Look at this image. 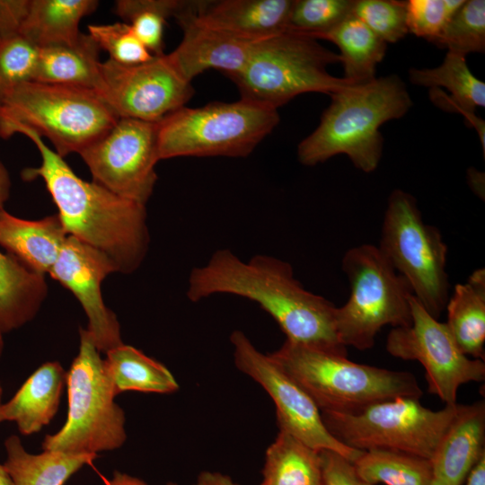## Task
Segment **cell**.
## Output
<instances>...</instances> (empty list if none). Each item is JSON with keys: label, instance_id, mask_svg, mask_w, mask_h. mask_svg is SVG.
I'll use <instances>...</instances> for the list:
<instances>
[{"label": "cell", "instance_id": "13", "mask_svg": "<svg viewBox=\"0 0 485 485\" xmlns=\"http://www.w3.org/2000/svg\"><path fill=\"white\" fill-rule=\"evenodd\" d=\"M410 307L411 324L390 331L386 350L394 357L419 362L426 371L428 392L445 405L455 404L462 384L484 381V360L463 354L445 322L431 316L414 295Z\"/></svg>", "mask_w": 485, "mask_h": 485}, {"label": "cell", "instance_id": "44", "mask_svg": "<svg viewBox=\"0 0 485 485\" xmlns=\"http://www.w3.org/2000/svg\"><path fill=\"white\" fill-rule=\"evenodd\" d=\"M466 485H485V454L471 470Z\"/></svg>", "mask_w": 485, "mask_h": 485}, {"label": "cell", "instance_id": "10", "mask_svg": "<svg viewBox=\"0 0 485 485\" xmlns=\"http://www.w3.org/2000/svg\"><path fill=\"white\" fill-rule=\"evenodd\" d=\"M377 248L425 310L438 319L450 296L448 249L440 231L423 221L411 194L398 189L391 192Z\"/></svg>", "mask_w": 485, "mask_h": 485}, {"label": "cell", "instance_id": "38", "mask_svg": "<svg viewBox=\"0 0 485 485\" xmlns=\"http://www.w3.org/2000/svg\"><path fill=\"white\" fill-rule=\"evenodd\" d=\"M465 0L405 1L408 31L434 42Z\"/></svg>", "mask_w": 485, "mask_h": 485}, {"label": "cell", "instance_id": "17", "mask_svg": "<svg viewBox=\"0 0 485 485\" xmlns=\"http://www.w3.org/2000/svg\"><path fill=\"white\" fill-rule=\"evenodd\" d=\"M195 4L194 1H184L174 15L183 37L178 47L169 53L172 62L190 83L208 69L220 70L227 76L238 73L245 66L253 43L197 22Z\"/></svg>", "mask_w": 485, "mask_h": 485}, {"label": "cell", "instance_id": "32", "mask_svg": "<svg viewBox=\"0 0 485 485\" xmlns=\"http://www.w3.org/2000/svg\"><path fill=\"white\" fill-rule=\"evenodd\" d=\"M184 1L119 0L114 13L128 23L138 40L154 55L163 53L166 20L176 14Z\"/></svg>", "mask_w": 485, "mask_h": 485}, {"label": "cell", "instance_id": "37", "mask_svg": "<svg viewBox=\"0 0 485 485\" xmlns=\"http://www.w3.org/2000/svg\"><path fill=\"white\" fill-rule=\"evenodd\" d=\"M353 15L386 43H395L409 33L405 1L355 0Z\"/></svg>", "mask_w": 485, "mask_h": 485}, {"label": "cell", "instance_id": "20", "mask_svg": "<svg viewBox=\"0 0 485 485\" xmlns=\"http://www.w3.org/2000/svg\"><path fill=\"white\" fill-rule=\"evenodd\" d=\"M484 454L485 402L461 404L430 459L434 477L462 485Z\"/></svg>", "mask_w": 485, "mask_h": 485}, {"label": "cell", "instance_id": "35", "mask_svg": "<svg viewBox=\"0 0 485 485\" xmlns=\"http://www.w3.org/2000/svg\"><path fill=\"white\" fill-rule=\"evenodd\" d=\"M39 48L21 34L0 39V104L17 85L34 80Z\"/></svg>", "mask_w": 485, "mask_h": 485}, {"label": "cell", "instance_id": "28", "mask_svg": "<svg viewBox=\"0 0 485 485\" xmlns=\"http://www.w3.org/2000/svg\"><path fill=\"white\" fill-rule=\"evenodd\" d=\"M320 40L333 42L340 48L344 78L357 84L375 78L376 66L384 57L387 43L363 22L351 14Z\"/></svg>", "mask_w": 485, "mask_h": 485}, {"label": "cell", "instance_id": "2", "mask_svg": "<svg viewBox=\"0 0 485 485\" xmlns=\"http://www.w3.org/2000/svg\"><path fill=\"white\" fill-rule=\"evenodd\" d=\"M27 137L40 154L39 167L23 170L25 180L41 178L57 207L68 235L103 253L116 272H134L149 246L146 206L78 177L63 157L31 130Z\"/></svg>", "mask_w": 485, "mask_h": 485}, {"label": "cell", "instance_id": "48", "mask_svg": "<svg viewBox=\"0 0 485 485\" xmlns=\"http://www.w3.org/2000/svg\"><path fill=\"white\" fill-rule=\"evenodd\" d=\"M430 485H447V484L445 483L444 481H442L441 480L436 479V478L434 477V479H433Z\"/></svg>", "mask_w": 485, "mask_h": 485}, {"label": "cell", "instance_id": "18", "mask_svg": "<svg viewBox=\"0 0 485 485\" xmlns=\"http://www.w3.org/2000/svg\"><path fill=\"white\" fill-rule=\"evenodd\" d=\"M294 0L197 1L199 23L251 43L287 31Z\"/></svg>", "mask_w": 485, "mask_h": 485}, {"label": "cell", "instance_id": "14", "mask_svg": "<svg viewBox=\"0 0 485 485\" xmlns=\"http://www.w3.org/2000/svg\"><path fill=\"white\" fill-rule=\"evenodd\" d=\"M235 366L258 383L273 400L277 422L284 431L317 450H331L354 462L363 451L348 447L326 428L311 397L241 331L230 336Z\"/></svg>", "mask_w": 485, "mask_h": 485}, {"label": "cell", "instance_id": "33", "mask_svg": "<svg viewBox=\"0 0 485 485\" xmlns=\"http://www.w3.org/2000/svg\"><path fill=\"white\" fill-rule=\"evenodd\" d=\"M433 43L464 57L484 53L485 1H465Z\"/></svg>", "mask_w": 485, "mask_h": 485}, {"label": "cell", "instance_id": "49", "mask_svg": "<svg viewBox=\"0 0 485 485\" xmlns=\"http://www.w3.org/2000/svg\"><path fill=\"white\" fill-rule=\"evenodd\" d=\"M2 395H3V387L0 384V423L3 422L2 421V418H1V408H2V405H3V401H2Z\"/></svg>", "mask_w": 485, "mask_h": 485}, {"label": "cell", "instance_id": "12", "mask_svg": "<svg viewBox=\"0 0 485 485\" xmlns=\"http://www.w3.org/2000/svg\"><path fill=\"white\" fill-rule=\"evenodd\" d=\"M82 157L93 181L114 194L146 206L157 180V122L119 118Z\"/></svg>", "mask_w": 485, "mask_h": 485}, {"label": "cell", "instance_id": "8", "mask_svg": "<svg viewBox=\"0 0 485 485\" xmlns=\"http://www.w3.org/2000/svg\"><path fill=\"white\" fill-rule=\"evenodd\" d=\"M278 122V110L242 99L183 106L157 122L159 159L246 156Z\"/></svg>", "mask_w": 485, "mask_h": 485}, {"label": "cell", "instance_id": "24", "mask_svg": "<svg viewBox=\"0 0 485 485\" xmlns=\"http://www.w3.org/2000/svg\"><path fill=\"white\" fill-rule=\"evenodd\" d=\"M48 294L43 274L0 251V331L19 329L38 313Z\"/></svg>", "mask_w": 485, "mask_h": 485}, {"label": "cell", "instance_id": "47", "mask_svg": "<svg viewBox=\"0 0 485 485\" xmlns=\"http://www.w3.org/2000/svg\"><path fill=\"white\" fill-rule=\"evenodd\" d=\"M4 334L0 331V357L4 351Z\"/></svg>", "mask_w": 485, "mask_h": 485}, {"label": "cell", "instance_id": "34", "mask_svg": "<svg viewBox=\"0 0 485 485\" xmlns=\"http://www.w3.org/2000/svg\"><path fill=\"white\" fill-rule=\"evenodd\" d=\"M355 0H294L287 31L320 38L353 14Z\"/></svg>", "mask_w": 485, "mask_h": 485}, {"label": "cell", "instance_id": "26", "mask_svg": "<svg viewBox=\"0 0 485 485\" xmlns=\"http://www.w3.org/2000/svg\"><path fill=\"white\" fill-rule=\"evenodd\" d=\"M449 331L461 351L472 358L485 357V270H474L456 284L445 305Z\"/></svg>", "mask_w": 485, "mask_h": 485}, {"label": "cell", "instance_id": "4", "mask_svg": "<svg viewBox=\"0 0 485 485\" xmlns=\"http://www.w3.org/2000/svg\"><path fill=\"white\" fill-rule=\"evenodd\" d=\"M269 355L321 412L349 413L384 401L423 395L410 372L355 363L323 348L286 340Z\"/></svg>", "mask_w": 485, "mask_h": 485}, {"label": "cell", "instance_id": "7", "mask_svg": "<svg viewBox=\"0 0 485 485\" xmlns=\"http://www.w3.org/2000/svg\"><path fill=\"white\" fill-rule=\"evenodd\" d=\"M66 420L57 433L45 436L42 450L97 454L122 446L125 413L114 401L104 360L86 329H80L79 352L66 373Z\"/></svg>", "mask_w": 485, "mask_h": 485}, {"label": "cell", "instance_id": "22", "mask_svg": "<svg viewBox=\"0 0 485 485\" xmlns=\"http://www.w3.org/2000/svg\"><path fill=\"white\" fill-rule=\"evenodd\" d=\"M67 236L58 215L26 220L0 208V246L37 273H49Z\"/></svg>", "mask_w": 485, "mask_h": 485}, {"label": "cell", "instance_id": "42", "mask_svg": "<svg viewBox=\"0 0 485 485\" xmlns=\"http://www.w3.org/2000/svg\"><path fill=\"white\" fill-rule=\"evenodd\" d=\"M105 485H148L145 481L125 472H114L112 478L105 482ZM165 485H177L168 482Z\"/></svg>", "mask_w": 485, "mask_h": 485}, {"label": "cell", "instance_id": "45", "mask_svg": "<svg viewBox=\"0 0 485 485\" xmlns=\"http://www.w3.org/2000/svg\"><path fill=\"white\" fill-rule=\"evenodd\" d=\"M11 180L4 165L0 162V208L4 207V203L10 196Z\"/></svg>", "mask_w": 485, "mask_h": 485}, {"label": "cell", "instance_id": "25", "mask_svg": "<svg viewBox=\"0 0 485 485\" xmlns=\"http://www.w3.org/2000/svg\"><path fill=\"white\" fill-rule=\"evenodd\" d=\"M98 4L96 0H30L19 34L39 48L74 44L82 33L81 20Z\"/></svg>", "mask_w": 485, "mask_h": 485}, {"label": "cell", "instance_id": "30", "mask_svg": "<svg viewBox=\"0 0 485 485\" xmlns=\"http://www.w3.org/2000/svg\"><path fill=\"white\" fill-rule=\"evenodd\" d=\"M260 485H322L319 451L279 430L266 450Z\"/></svg>", "mask_w": 485, "mask_h": 485}, {"label": "cell", "instance_id": "50", "mask_svg": "<svg viewBox=\"0 0 485 485\" xmlns=\"http://www.w3.org/2000/svg\"><path fill=\"white\" fill-rule=\"evenodd\" d=\"M364 485H369V484L364 483Z\"/></svg>", "mask_w": 485, "mask_h": 485}, {"label": "cell", "instance_id": "46", "mask_svg": "<svg viewBox=\"0 0 485 485\" xmlns=\"http://www.w3.org/2000/svg\"><path fill=\"white\" fill-rule=\"evenodd\" d=\"M0 485H13L12 479L4 464L0 463Z\"/></svg>", "mask_w": 485, "mask_h": 485}, {"label": "cell", "instance_id": "29", "mask_svg": "<svg viewBox=\"0 0 485 485\" xmlns=\"http://www.w3.org/2000/svg\"><path fill=\"white\" fill-rule=\"evenodd\" d=\"M106 354L105 367L116 396L126 391L172 393L179 384L169 369L141 350L126 344Z\"/></svg>", "mask_w": 485, "mask_h": 485}, {"label": "cell", "instance_id": "19", "mask_svg": "<svg viewBox=\"0 0 485 485\" xmlns=\"http://www.w3.org/2000/svg\"><path fill=\"white\" fill-rule=\"evenodd\" d=\"M465 57L447 51L436 67L410 68L409 79L413 84L430 87V100L439 108L464 116L478 133L484 156L485 122L475 110L485 106V84L471 72Z\"/></svg>", "mask_w": 485, "mask_h": 485}, {"label": "cell", "instance_id": "11", "mask_svg": "<svg viewBox=\"0 0 485 485\" xmlns=\"http://www.w3.org/2000/svg\"><path fill=\"white\" fill-rule=\"evenodd\" d=\"M460 406L433 410L422 406L419 399L399 397L354 412L321 415L329 432L348 447L393 450L430 460Z\"/></svg>", "mask_w": 485, "mask_h": 485}, {"label": "cell", "instance_id": "1", "mask_svg": "<svg viewBox=\"0 0 485 485\" xmlns=\"http://www.w3.org/2000/svg\"><path fill=\"white\" fill-rule=\"evenodd\" d=\"M216 294H230L257 303L278 322L287 340L347 356L335 328L336 307L306 290L291 265L268 255L242 260L228 249L214 252L194 268L187 296L198 302Z\"/></svg>", "mask_w": 485, "mask_h": 485}, {"label": "cell", "instance_id": "5", "mask_svg": "<svg viewBox=\"0 0 485 485\" xmlns=\"http://www.w3.org/2000/svg\"><path fill=\"white\" fill-rule=\"evenodd\" d=\"M119 119L94 91L32 80L17 85L0 104V138L31 130L64 157L79 154Z\"/></svg>", "mask_w": 485, "mask_h": 485}, {"label": "cell", "instance_id": "31", "mask_svg": "<svg viewBox=\"0 0 485 485\" xmlns=\"http://www.w3.org/2000/svg\"><path fill=\"white\" fill-rule=\"evenodd\" d=\"M353 464L359 479L369 485H430L434 479L430 460L399 451H363Z\"/></svg>", "mask_w": 485, "mask_h": 485}, {"label": "cell", "instance_id": "15", "mask_svg": "<svg viewBox=\"0 0 485 485\" xmlns=\"http://www.w3.org/2000/svg\"><path fill=\"white\" fill-rule=\"evenodd\" d=\"M101 73L98 95L119 118L158 122L185 106L193 94L191 83L169 54L137 65L107 59L101 61Z\"/></svg>", "mask_w": 485, "mask_h": 485}, {"label": "cell", "instance_id": "3", "mask_svg": "<svg viewBox=\"0 0 485 485\" xmlns=\"http://www.w3.org/2000/svg\"><path fill=\"white\" fill-rule=\"evenodd\" d=\"M331 97L319 126L298 146L299 162L313 166L343 154L358 170L375 171L383 154L379 128L403 117L412 106L406 84L397 75H390Z\"/></svg>", "mask_w": 485, "mask_h": 485}, {"label": "cell", "instance_id": "9", "mask_svg": "<svg viewBox=\"0 0 485 485\" xmlns=\"http://www.w3.org/2000/svg\"><path fill=\"white\" fill-rule=\"evenodd\" d=\"M341 266L350 286L348 301L335 310L336 332L343 346L366 350L375 345L383 327L411 324L410 286L377 246L348 249Z\"/></svg>", "mask_w": 485, "mask_h": 485}, {"label": "cell", "instance_id": "36", "mask_svg": "<svg viewBox=\"0 0 485 485\" xmlns=\"http://www.w3.org/2000/svg\"><path fill=\"white\" fill-rule=\"evenodd\" d=\"M88 34L110 60L121 65L149 61L154 55L144 46L126 22L88 25Z\"/></svg>", "mask_w": 485, "mask_h": 485}, {"label": "cell", "instance_id": "23", "mask_svg": "<svg viewBox=\"0 0 485 485\" xmlns=\"http://www.w3.org/2000/svg\"><path fill=\"white\" fill-rule=\"evenodd\" d=\"M100 48L87 33L71 45L39 48L34 81L75 86L98 93L101 86Z\"/></svg>", "mask_w": 485, "mask_h": 485}, {"label": "cell", "instance_id": "6", "mask_svg": "<svg viewBox=\"0 0 485 485\" xmlns=\"http://www.w3.org/2000/svg\"><path fill=\"white\" fill-rule=\"evenodd\" d=\"M336 63H340V55L318 40L285 31L254 42L243 68L228 77L241 99L278 110L301 93L331 95L357 84L327 71Z\"/></svg>", "mask_w": 485, "mask_h": 485}, {"label": "cell", "instance_id": "27", "mask_svg": "<svg viewBox=\"0 0 485 485\" xmlns=\"http://www.w3.org/2000/svg\"><path fill=\"white\" fill-rule=\"evenodd\" d=\"M4 463L13 485H64L84 465L91 464L96 454H72L57 451L29 453L19 436L12 435L4 441Z\"/></svg>", "mask_w": 485, "mask_h": 485}, {"label": "cell", "instance_id": "39", "mask_svg": "<svg viewBox=\"0 0 485 485\" xmlns=\"http://www.w3.org/2000/svg\"><path fill=\"white\" fill-rule=\"evenodd\" d=\"M319 454L322 485H364L353 462L331 450H321Z\"/></svg>", "mask_w": 485, "mask_h": 485}, {"label": "cell", "instance_id": "43", "mask_svg": "<svg viewBox=\"0 0 485 485\" xmlns=\"http://www.w3.org/2000/svg\"><path fill=\"white\" fill-rule=\"evenodd\" d=\"M467 179L473 192L484 198V173L475 168H470L467 171Z\"/></svg>", "mask_w": 485, "mask_h": 485}, {"label": "cell", "instance_id": "16", "mask_svg": "<svg viewBox=\"0 0 485 485\" xmlns=\"http://www.w3.org/2000/svg\"><path fill=\"white\" fill-rule=\"evenodd\" d=\"M112 272L111 261L101 251L68 235L49 275L69 289L88 318L87 331L100 352L123 344L115 313L104 304L101 284Z\"/></svg>", "mask_w": 485, "mask_h": 485}, {"label": "cell", "instance_id": "41", "mask_svg": "<svg viewBox=\"0 0 485 485\" xmlns=\"http://www.w3.org/2000/svg\"><path fill=\"white\" fill-rule=\"evenodd\" d=\"M193 485H239L226 474L205 471L198 474Z\"/></svg>", "mask_w": 485, "mask_h": 485}, {"label": "cell", "instance_id": "40", "mask_svg": "<svg viewBox=\"0 0 485 485\" xmlns=\"http://www.w3.org/2000/svg\"><path fill=\"white\" fill-rule=\"evenodd\" d=\"M30 0H0V39L20 33Z\"/></svg>", "mask_w": 485, "mask_h": 485}, {"label": "cell", "instance_id": "21", "mask_svg": "<svg viewBox=\"0 0 485 485\" xmlns=\"http://www.w3.org/2000/svg\"><path fill=\"white\" fill-rule=\"evenodd\" d=\"M66 385V372L60 363H44L3 403L2 421L14 422L22 435L40 431L57 414Z\"/></svg>", "mask_w": 485, "mask_h": 485}]
</instances>
